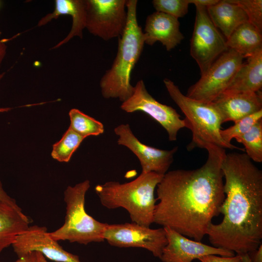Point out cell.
<instances>
[{
	"mask_svg": "<svg viewBox=\"0 0 262 262\" xmlns=\"http://www.w3.org/2000/svg\"><path fill=\"white\" fill-rule=\"evenodd\" d=\"M206 162L195 169L167 172L157 186L153 223L200 242L225 198L222 162L224 148L207 149Z\"/></svg>",
	"mask_w": 262,
	"mask_h": 262,
	"instance_id": "cell-1",
	"label": "cell"
},
{
	"mask_svg": "<svg viewBox=\"0 0 262 262\" xmlns=\"http://www.w3.org/2000/svg\"><path fill=\"white\" fill-rule=\"evenodd\" d=\"M226 195L222 221L207 235L216 247L241 255L258 248L262 240V171L246 153H226L221 164Z\"/></svg>",
	"mask_w": 262,
	"mask_h": 262,
	"instance_id": "cell-2",
	"label": "cell"
},
{
	"mask_svg": "<svg viewBox=\"0 0 262 262\" xmlns=\"http://www.w3.org/2000/svg\"><path fill=\"white\" fill-rule=\"evenodd\" d=\"M137 0H127L126 26L118 37L117 52L113 63L100 81L101 93L105 98H118L123 102L133 93L131 73L145 44L144 33L137 22Z\"/></svg>",
	"mask_w": 262,
	"mask_h": 262,
	"instance_id": "cell-3",
	"label": "cell"
},
{
	"mask_svg": "<svg viewBox=\"0 0 262 262\" xmlns=\"http://www.w3.org/2000/svg\"><path fill=\"white\" fill-rule=\"evenodd\" d=\"M164 175L141 172L130 182L109 181L98 184L95 190L104 207L112 210L123 208L132 222L150 227L153 223L157 200L154 191Z\"/></svg>",
	"mask_w": 262,
	"mask_h": 262,
	"instance_id": "cell-4",
	"label": "cell"
},
{
	"mask_svg": "<svg viewBox=\"0 0 262 262\" xmlns=\"http://www.w3.org/2000/svg\"><path fill=\"white\" fill-rule=\"evenodd\" d=\"M164 83L170 97L185 116V128L192 131V140L186 147L187 150L196 148L207 150L212 146L224 149H240L232 144L226 143L222 138V117L213 102L188 98L168 79H164Z\"/></svg>",
	"mask_w": 262,
	"mask_h": 262,
	"instance_id": "cell-5",
	"label": "cell"
},
{
	"mask_svg": "<svg viewBox=\"0 0 262 262\" xmlns=\"http://www.w3.org/2000/svg\"><path fill=\"white\" fill-rule=\"evenodd\" d=\"M90 186V181L85 180L73 186H68L65 190V222L58 229L49 232L53 240L85 245L104 241V233L108 224L96 220L85 211V195Z\"/></svg>",
	"mask_w": 262,
	"mask_h": 262,
	"instance_id": "cell-6",
	"label": "cell"
},
{
	"mask_svg": "<svg viewBox=\"0 0 262 262\" xmlns=\"http://www.w3.org/2000/svg\"><path fill=\"white\" fill-rule=\"evenodd\" d=\"M244 57L228 49L211 66L186 95L188 98L205 102H212L227 89L242 65Z\"/></svg>",
	"mask_w": 262,
	"mask_h": 262,
	"instance_id": "cell-7",
	"label": "cell"
},
{
	"mask_svg": "<svg viewBox=\"0 0 262 262\" xmlns=\"http://www.w3.org/2000/svg\"><path fill=\"white\" fill-rule=\"evenodd\" d=\"M196 7L195 21L190 41V54L197 64L201 75L228 48L226 39L212 22L206 7Z\"/></svg>",
	"mask_w": 262,
	"mask_h": 262,
	"instance_id": "cell-8",
	"label": "cell"
},
{
	"mask_svg": "<svg viewBox=\"0 0 262 262\" xmlns=\"http://www.w3.org/2000/svg\"><path fill=\"white\" fill-rule=\"evenodd\" d=\"M85 28L93 35L108 41L119 37L126 26L127 0H84Z\"/></svg>",
	"mask_w": 262,
	"mask_h": 262,
	"instance_id": "cell-9",
	"label": "cell"
},
{
	"mask_svg": "<svg viewBox=\"0 0 262 262\" xmlns=\"http://www.w3.org/2000/svg\"><path fill=\"white\" fill-rule=\"evenodd\" d=\"M104 239L114 246L146 249L159 258L167 242L164 228L153 229L133 222L108 224Z\"/></svg>",
	"mask_w": 262,
	"mask_h": 262,
	"instance_id": "cell-10",
	"label": "cell"
},
{
	"mask_svg": "<svg viewBox=\"0 0 262 262\" xmlns=\"http://www.w3.org/2000/svg\"><path fill=\"white\" fill-rule=\"evenodd\" d=\"M120 108L127 113L140 111L147 114L165 130L170 141H176L179 131L185 127L184 120L176 110L153 98L142 80L137 82L132 95L122 103Z\"/></svg>",
	"mask_w": 262,
	"mask_h": 262,
	"instance_id": "cell-11",
	"label": "cell"
},
{
	"mask_svg": "<svg viewBox=\"0 0 262 262\" xmlns=\"http://www.w3.org/2000/svg\"><path fill=\"white\" fill-rule=\"evenodd\" d=\"M114 132L118 137L117 144L127 147L137 157L142 172H153L164 175L167 172L178 151V147L164 150L146 145L134 135L128 124L117 126L114 129Z\"/></svg>",
	"mask_w": 262,
	"mask_h": 262,
	"instance_id": "cell-12",
	"label": "cell"
},
{
	"mask_svg": "<svg viewBox=\"0 0 262 262\" xmlns=\"http://www.w3.org/2000/svg\"><path fill=\"white\" fill-rule=\"evenodd\" d=\"M12 246L18 258L39 252L55 262H81L78 256L66 251L58 241L53 240L44 226H30L16 237Z\"/></svg>",
	"mask_w": 262,
	"mask_h": 262,
	"instance_id": "cell-13",
	"label": "cell"
},
{
	"mask_svg": "<svg viewBox=\"0 0 262 262\" xmlns=\"http://www.w3.org/2000/svg\"><path fill=\"white\" fill-rule=\"evenodd\" d=\"M163 228L167 241L160 258L163 262H192L208 255H234L231 251L192 240L169 228Z\"/></svg>",
	"mask_w": 262,
	"mask_h": 262,
	"instance_id": "cell-14",
	"label": "cell"
},
{
	"mask_svg": "<svg viewBox=\"0 0 262 262\" xmlns=\"http://www.w3.org/2000/svg\"><path fill=\"white\" fill-rule=\"evenodd\" d=\"M178 18L166 14L155 12L146 19L144 36L145 44L152 46L160 42L170 51L180 44L184 36L180 30Z\"/></svg>",
	"mask_w": 262,
	"mask_h": 262,
	"instance_id": "cell-15",
	"label": "cell"
},
{
	"mask_svg": "<svg viewBox=\"0 0 262 262\" xmlns=\"http://www.w3.org/2000/svg\"><path fill=\"white\" fill-rule=\"evenodd\" d=\"M212 102L218 110L223 123L235 122L262 110V93L221 94Z\"/></svg>",
	"mask_w": 262,
	"mask_h": 262,
	"instance_id": "cell-16",
	"label": "cell"
},
{
	"mask_svg": "<svg viewBox=\"0 0 262 262\" xmlns=\"http://www.w3.org/2000/svg\"><path fill=\"white\" fill-rule=\"evenodd\" d=\"M262 87V50L247 58L222 94L255 93Z\"/></svg>",
	"mask_w": 262,
	"mask_h": 262,
	"instance_id": "cell-17",
	"label": "cell"
},
{
	"mask_svg": "<svg viewBox=\"0 0 262 262\" xmlns=\"http://www.w3.org/2000/svg\"><path fill=\"white\" fill-rule=\"evenodd\" d=\"M67 15L72 19L71 30L68 35L53 49H57L68 42L74 36L82 38V31L85 28L86 11L84 0H56L52 13L46 15L38 22L37 26H42L60 16Z\"/></svg>",
	"mask_w": 262,
	"mask_h": 262,
	"instance_id": "cell-18",
	"label": "cell"
},
{
	"mask_svg": "<svg viewBox=\"0 0 262 262\" xmlns=\"http://www.w3.org/2000/svg\"><path fill=\"white\" fill-rule=\"evenodd\" d=\"M31 220L16 208L0 201V254L12 246L16 237L30 226Z\"/></svg>",
	"mask_w": 262,
	"mask_h": 262,
	"instance_id": "cell-19",
	"label": "cell"
},
{
	"mask_svg": "<svg viewBox=\"0 0 262 262\" xmlns=\"http://www.w3.org/2000/svg\"><path fill=\"white\" fill-rule=\"evenodd\" d=\"M206 8L212 22L226 39L239 26L248 21L244 10L230 0H219L216 4Z\"/></svg>",
	"mask_w": 262,
	"mask_h": 262,
	"instance_id": "cell-20",
	"label": "cell"
},
{
	"mask_svg": "<svg viewBox=\"0 0 262 262\" xmlns=\"http://www.w3.org/2000/svg\"><path fill=\"white\" fill-rule=\"evenodd\" d=\"M226 43L228 49L247 58L262 50V32L247 21L235 29Z\"/></svg>",
	"mask_w": 262,
	"mask_h": 262,
	"instance_id": "cell-21",
	"label": "cell"
},
{
	"mask_svg": "<svg viewBox=\"0 0 262 262\" xmlns=\"http://www.w3.org/2000/svg\"><path fill=\"white\" fill-rule=\"evenodd\" d=\"M69 116L70 120L69 128L85 138L91 135H99L104 131V125L101 122L77 109L70 110Z\"/></svg>",
	"mask_w": 262,
	"mask_h": 262,
	"instance_id": "cell-22",
	"label": "cell"
},
{
	"mask_svg": "<svg viewBox=\"0 0 262 262\" xmlns=\"http://www.w3.org/2000/svg\"><path fill=\"white\" fill-rule=\"evenodd\" d=\"M85 138L69 128L61 140L53 145L52 157L59 162H68Z\"/></svg>",
	"mask_w": 262,
	"mask_h": 262,
	"instance_id": "cell-23",
	"label": "cell"
},
{
	"mask_svg": "<svg viewBox=\"0 0 262 262\" xmlns=\"http://www.w3.org/2000/svg\"><path fill=\"white\" fill-rule=\"evenodd\" d=\"M235 139L244 146L246 154L252 161L262 162V119L247 132Z\"/></svg>",
	"mask_w": 262,
	"mask_h": 262,
	"instance_id": "cell-24",
	"label": "cell"
},
{
	"mask_svg": "<svg viewBox=\"0 0 262 262\" xmlns=\"http://www.w3.org/2000/svg\"><path fill=\"white\" fill-rule=\"evenodd\" d=\"M262 119V110L246 116L234 122L233 125L220 131L223 140L228 144H231L233 139L249 131L259 120Z\"/></svg>",
	"mask_w": 262,
	"mask_h": 262,
	"instance_id": "cell-25",
	"label": "cell"
},
{
	"mask_svg": "<svg viewBox=\"0 0 262 262\" xmlns=\"http://www.w3.org/2000/svg\"><path fill=\"white\" fill-rule=\"evenodd\" d=\"M153 7L157 12H162L177 18L185 16L188 9V0H153Z\"/></svg>",
	"mask_w": 262,
	"mask_h": 262,
	"instance_id": "cell-26",
	"label": "cell"
},
{
	"mask_svg": "<svg viewBox=\"0 0 262 262\" xmlns=\"http://www.w3.org/2000/svg\"><path fill=\"white\" fill-rule=\"evenodd\" d=\"M245 12L248 21L262 32V0H230Z\"/></svg>",
	"mask_w": 262,
	"mask_h": 262,
	"instance_id": "cell-27",
	"label": "cell"
},
{
	"mask_svg": "<svg viewBox=\"0 0 262 262\" xmlns=\"http://www.w3.org/2000/svg\"><path fill=\"white\" fill-rule=\"evenodd\" d=\"M200 262H242L240 255L231 257H225L216 255H208L200 258Z\"/></svg>",
	"mask_w": 262,
	"mask_h": 262,
	"instance_id": "cell-28",
	"label": "cell"
},
{
	"mask_svg": "<svg viewBox=\"0 0 262 262\" xmlns=\"http://www.w3.org/2000/svg\"><path fill=\"white\" fill-rule=\"evenodd\" d=\"M0 201L16 208H20L16 204V200L11 197L4 190L2 183L0 180Z\"/></svg>",
	"mask_w": 262,
	"mask_h": 262,
	"instance_id": "cell-29",
	"label": "cell"
},
{
	"mask_svg": "<svg viewBox=\"0 0 262 262\" xmlns=\"http://www.w3.org/2000/svg\"><path fill=\"white\" fill-rule=\"evenodd\" d=\"M219 1V0H188L189 4L192 3L195 6H200L206 8L216 4Z\"/></svg>",
	"mask_w": 262,
	"mask_h": 262,
	"instance_id": "cell-30",
	"label": "cell"
},
{
	"mask_svg": "<svg viewBox=\"0 0 262 262\" xmlns=\"http://www.w3.org/2000/svg\"><path fill=\"white\" fill-rule=\"evenodd\" d=\"M248 254L252 262H262V244L257 249Z\"/></svg>",
	"mask_w": 262,
	"mask_h": 262,
	"instance_id": "cell-31",
	"label": "cell"
},
{
	"mask_svg": "<svg viewBox=\"0 0 262 262\" xmlns=\"http://www.w3.org/2000/svg\"><path fill=\"white\" fill-rule=\"evenodd\" d=\"M6 39L0 40V67L6 54Z\"/></svg>",
	"mask_w": 262,
	"mask_h": 262,
	"instance_id": "cell-32",
	"label": "cell"
},
{
	"mask_svg": "<svg viewBox=\"0 0 262 262\" xmlns=\"http://www.w3.org/2000/svg\"><path fill=\"white\" fill-rule=\"evenodd\" d=\"M33 262H48L46 257L39 252H33Z\"/></svg>",
	"mask_w": 262,
	"mask_h": 262,
	"instance_id": "cell-33",
	"label": "cell"
},
{
	"mask_svg": "<svg viewBox=\"0 0 262 262\" xmlns=\"http://www.w3.org/2000/svg\"><path fill=\"white\" fill-rule=\"evenodd\" d=\"M14 262H33V252L18 258Z\"/></svg>",
	"mask_w": 262,
	"mask_h": 262,
	"instance_id": "cell-34",
	"label": "cell"
},
{
	"mask_svg": "<svg viewBox=\"0 0 262 262\" xmlns=\"http://www.w3.org/2000/svg\"><path fill=\"white\" fill-rule=\"evenodd\" d=\"M240 255L242 258V262H252L248 253H244Z\"/></svg>",
	"mask_w": 262,
	"mask_h": 262,
	"instance_id": "cell-35",
	"label": "cell"
},
{
	"mask_svg": "<svg viewBox=\"0 0 262 262\" xmlns=\"http://www.w3.org/2000/svg\"><path fill=\"white\" fill-rule=\"evenodd\" d=\"M5 73H2L0 74V82L1 80L2 79ZM12 108H9V107H6V108H0V113H3V112H6L10 110H11Z\"/></svg>",
	"mask_w": 262,
	"mask_h": 262,
	"instance_id": "cell-36",
	"label": "cell"
},
{
	"mask_svg": "<svg viewBox=\"0 0 262 262\" xmlns=\"http://www.w3.org/2000/svg\"><path fill=\"white\" fill-rule=\"evenodd\" d=\"M1 34V31L0 30V36Z\"/></svg>",
	"mask_w": 262,
	"mask_h": 262,
	"instance_id": "cell-37",
	"label": "cell"
}]
</instances>
